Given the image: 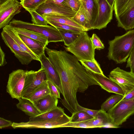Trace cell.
<instances>
[{
    "label": "cell",
    "mask_w": 134,
    "mask_h": 134,
    "mask_svg": "<svg viewBox=\"0 0 134 134\" xmlns=\"http://www.w3.org/2000/svg\"><path fill=\"white\" fill-rule=\"evenodd\" d=\"M64 4L77 12L80 9L81 3L80 0H65Z\"/></svg>",
    "instance_id": "cell-36"
},
{
    "label": "cell",
    "mask_w": 134,
    "mask_h": 134,
    "mask_svg": "<svg viewBox=\"0 0 134 134\" xmlns=\"http://www.w3.org/2000/svg\"><path fill=\"white\" fill-rule=\"evenodd\" d=\"M97 0L98 4V12L92 30H100L106 27L112 19L114 7H111L106 0Z\"/></svg>",
    "instance_id": "cell-12"
},
{
    "label": "cell",
    "mask_w": 134,
    "mask_h": 134,
    "mask_svg": "<svg viewBox=\"0 0 134 134\" xmlns=\"http://www.w3.org/2000/svg\"><path fill=\"white\" fill-rule=\"evenodd\" d=\"M18 34L25 43L39 59L44 53L46 46L41 42L23 35Z\"/></svg>",
    "instance_id": "cell-21"
},
{
    "label": "cell",
    "mask_w": 134,
    "mask_h": 134,
    "mask_svg": "<svg viewBox=\"0 0 134 134\" xmlns=\"http://www.w3.org/2000/svg\"><path fill=\"white\" fill-rule=\"evenodd\" d=\"M29 12L31 16L32 23L42 26L48 25V23L45 18L38 13L35 10L31 11Z\"/></svg>",
    "instance_id": "cell-34"
},
{
    "label": "cell",
    "mask_w": 134,
    "mask_h": 134,
    "mask_svg": "<svg viewBox=\"0 0 134 134\" xmlns=\"http://www.w3.org/2000/svg\"><path fill=\"white\" fill-rule=\"evenodd\" d=\"M22 7L18 0H10L0 5V28L9 25L13 17L21 12Z\"/></svg>",
    "instance_id": "cell-13"
},
{
    "label": "cell",
    "mask_w": 134,
    "mask_h": 134,
    "mask_svg": "<svg viewBox=\"0 0 134 134\" xmlns=\"http://www.w3.org/2000/svg\"><path fill=\"white\" fill-rule=\"evenodd\" d=\"M58 99L49 94L33 103L41 113H42L57 107L58 102Z\"/></svg>",
    "instance_id": "cell-19"
},
{
    "label": "cell",
    "mask_w": 134,
    "mask_h": 134,
    "mask_svg": "<svg viewBox=\"0 0 134 134\" xmlns=\"http://www.w3.org/2000/svg\"><path fill=\"white\" fill-rule=\"evenodd\" d=\"M124 96L119 94L111 96L102 104L100 109L107 112L117 103L121 100Z\"/></svg>",
    "instance_id": "cell-28"
},
{
    "label": "cell",
    "mask_w": 134,
    "mask_h": 134,
    "mask_svg": "<svg viewBox=\"0 0 134 134\" xmlns=\"http://www.w3.org/2000/svg\"><path fill=\"white\" fill-rule=\"evenodd\" d=\"M85 68L102 88L109 93L119 94L124 96H125L124 92L120 86L109 78L105 75L94 73Z\"/></svg>",
    "instance_id": "cell-15"
},
{
    "label": "cell",
    "mask_w": 134,
    "mask_h": 134,
    "mask_svg": "<svg viewBox=\"0 0 134 134\" xmlns=\"http://www.w3.org/2000/svg\"><path fill=\"white\" fill-rule=\"evenodd\" d=\"M86 15L87 31L92 30V26L97 14L98 4L97 0H81Z\"/></svg>",
    "instance_id": "cell-17"
},
{
    "label": "cell",
    "mask_w": 134,
    "mask_h": 134,
    "mask_svg": "<svg viewBox=\"0 0 134 134\" xmlns=\"http://www.w3.org/2000/svg\"><path fill=\"white\" fill-rule=\"evenodd\" d=\"M91 39L95 49L100 50L104 48V44L96 34H93L91 38Z\"/></svg>",
    "instance_id": "cell-37"
},
{
    "label": "cell",
    "mask_w": 134,
    "mask_h": 134,
    "mask_svg": "<svg viewBox=\"0 0 134 134\" xmlns=\"http://www.w3.org/2000/svg\"><path fill=\"white\" fill-rule=\"evenodd\" d=\"M71 117L65 113L58 119L54 120H37L19 123L13 122L12 127L17 128L51 129L60 128L62 125L71 121Z\"/></svg>",
    "instance_id": "cell-9"
},
{
    "label": "cell",
    "mask_w": 134,
    "mask_h": 134,
    "mask_svg": "<svg viewBox=\"0 0 134 134\" xmlns=\"http://www.w3.org/2000/svg\"><path fill=\"white\" fill-rule=\"evenodd\" d=\"M108 4L111 7H114L115 0H106Z\"/></svg>",
    "instance_id": "cell-45"
},
{
    "label": "cell",
    "mask_w": 134,
    "mask_h": 134,
    "mask_svg": "<svg viewBox=\"0 0 134 134\" xmlns=\"http://www.w3.org/2000/svg\"><path fill=\"white\" fill-rule=\"evenodd\" d=\"M108 44V59L118 64L125 62L134 46V29L121 36H115L109 41Z\"/></svg>",
    "instance_id": "cell-2"
},
{
    "label": "cell",
    "mask_w": 134,
    "mask_h": 134,
    "mask_svg": "<svg viewBox=\"0 0 134 134\" xmlns=\"http://www.w3.org/2000/svg\"><path fill=\"white\" fill-rule=\"evenodd\" d=\"M107 113L113 124L116 128L134 114V99L120 100L116 103Z\"/></svg>",
    "instance_id": "cell-6"
},
{
    "label": "cell",
    "mask_w": 134,
    "mask_h": 134,
    "mask_svg": "<svg viewBox=\"0 0 134 134\" xmlns=\"http://www.w3.org/2000/svg\"><path fill=\"white\" fill-rule=\"evenodd\" d=\"M45 51L59 76H65L77 81L79 92H84L90 86H99L74 55L65 51L50 49L47 46Z\"/></svg>",
    "instance_id": "cell-1"
},
{
    "label": "cell",
    "mask_w": 134,
    "mask_h": 134,
    "mask_svg": "<svg viewBox=\"0 0 134 134\" xmlns=\"http://www.w3.org/2000/svg\"><path fill=\"white\" fill-rule=\"evenodd\" d=\"M79 61L85 68L91 71L104 75L99 65L95 59L93 60H81Z\"/></svg>",
    "instance_id": "cell-29"
},
{
    "label": "cell",
    "mask_w": 134,
    "mask_h": 134,
    "mask_svg": "<svg viewBox=\"0 0 134 134\" xmlns=\"http://www.w3.org/2000/svg\"><path fill=\"white\" fill-rule=\"evenodd\" d=\"M127 60L126 67H129L130 71L134 74V46Z\"/></svg>",
    "instance_id": "cell-39"
},
{
    "label": "cell",
    "mask_w": 134,
    "mask_h": 134,
    "mask_svg": "<svg viewBox=\"0 0 134 134\" xmlns=\"http://www.w3.org/2000/svg\"><path fill=\"white\" fill-rule=\"evenodd\" d=\"M81 1V0H80Z\"/></svg>",
    "instance_id": "cell-47"
},
{
    "label": "cell",
    "mask_w": 134,
    "mask_h": 134,
    "mask_svg": "<svg viewBox=\"0 0 134 134\" xmlns=\"http://www.w3.org/2000/svg\"><path fill=\"white\" fill-rule=\"evenodd\" d=\"M114 10L117 26L125 30L134 28V0H115Z\"/></svg>",
    "instance_id": "cell-3"
},
{
    "label": "cell",
    "mask_w": 134,
    "mask_h": 134,
    "mask_svg": "<svg viewBox=\"0 0 134 134\" xmlns=\"http://www.w3.org/2000/svg\"><path fill=\"white\" fill-rule=\"evenodd\" d=\"M9 24L13 27L26 29L43 35L47 38L49 43L63 42L59 30L52 26L38 25L15 19H13Z\"/></svg>",
    "instance_id": "cell-5"
},
{
    "label": "cell",
    "mask_w": 134,
    "mask_h": 134,
    "mask_svg": "<svg viewBox=\"0 0 134 134\" xmlns=\"http://www.w3.org/2000/svg\"><path fill=\"white\" fill-rule=\"evenodd\" d=\"M39 59L41 66L46 71L48 80L51 81L56 86L62 95L63 91L60 77L48 58L46 56L44 53L39 57Z\"/></svg>",
    "instance_id": "cell-16"
},
{
    "label": "cell",
    "mask_w": 134,
    "mask_h": 134,
    "mask_svg": "<svg viewBox=\"0 0 134 134\" xmlns=\"http://www.w3.org/2000/svg\"><path fill=\"white\" fill-rule=\"evenodd\" d=\"M42 16L46 20L53 21L61 24L85 29L72 20L71 19V17H70L59 15H46Z\"/></svg>",
    "instance_id": "cell-26"
},
{
    "label": "cell",
    "mask_w": 134,
    "mask_h": 134,
    "mask_svg": "<svg viewBox=\"0 0 134 134\" xmlns=\"http://www.w3.org/2000/svg\"><path fill=\"white\" fill-rule=\"evenodd\" d=\"M48 24L56 28H59L78 33H81L87 30L83 29L76 27L68 25L61 24L55 21L47 20Z\"/></svg>",
    "instance_id": "cell-32"
},
{
    "label": "cell",
    "mask_w": 134,
    "mask_h": 134,
    "mask_svg": "<svg viewBox=\"0 0 134 134\" xmlns=\"http://www.w3.org/2000/svg\"><path fill=\"white\" fill-rule=\"evenodd\" d=\"M19 102L16 104L17 108L30 117L38 115L41 113L29 100L25 98H21L18 100Z\"/></svg>",
    "instance_id": "cell-22"
},
{
    "label": "cell",
    "mask_w": 134,
    "mask_h": 134,
    "mask_svg": "<svg viewBox=\"0 0 134 134\" xmlns=\"http://www.w3.org/2000/svg\"><path fill=\"white\" fill-rule=\"evenodd\" d=\"M48 80L46 71L41 66L37 71H26V78L21 98H26L35 89Z\"/></svg>",
    "instance_id": "cell-8"
},
{
    "label": "cell",
    "mask_w": 134,
    "mask_h": 134,
    "mask_svg": "<svg viewBox=\"0 0 134 134\" xmlns=\"http://www.w3.org/2000/svg\"><path fill=\"white\" fill-rule=\"evenodd\" d=\"M3 29L8 34L21 48L30 54L34 60L40 62L38 58L23 42L19 36L18 33L14 30L13 26L9 24L3 28Z\"/></svg>",
    "instance_id": "cell-23"
},
{
    "label": "cell",
    "mask_w": 134,
    "mask_h": 134,
    "mask_svg": "<svg viewBox=\"0 0 134 134\" xmlns=\"http://www.w3.org/2000/svg\"><path fill=\"white\" fill-rule=\"evenodd\" d=\"M71 122H78L91 120L93 117L85 112L82 111H77L72 114Z\"/></svg>",
    "instance_id": "cell-33"
},
{
    "label": "cell",
    "mask_w": 134,
    "mask_h": 134,
    "mask_svg": "<svg viewBox=\"0 0 134 134\" xmlns=\"http://www.w3.org/2000/svg\"><path fill=\"white\" fill-rule=\"evenodd\" d=\"M90 120L78 122L70 121L68 123L62 125L60 126V128L71 127L84 128H95L94 127L89 126L88 124V122Z\"/></svg>",
    "instance_id": "cell-35"
},
{
    "label": "cell",
    "mask_w": 134,
    "mask_h": 134,
    "mask_svg": "<svg viewBox=\"0 0 134 134\" xmlns=\"http://www.w3.org/2000/svg\"><path fill=\"white\" fill-rule=\"evenodd\" d=\"M26 71L18 69L9 74L6 91L11 97L18 100L21 98L26 78Z\"/></svg>",
    "instance_id": "cell-7"
},
{
    "label": "cell",
    "mask_w": 134,
    "mask_h": 134,
    "mask_svg": "<svg viewBox=\"0 0 134 134\" xmlns=\"http://www.w3.org/2000/svg\"><path fill=\"white\" fill-rule=\"evenodd\" d=\"M10 0H0V5L4 4Z\"/></svg>",
    "instance_id": "cell-46"
},
{
    "label": "cell",
    "mask_w": 134,
    "mask_h": 134,
    "mask_svg": "<svg viewBox=\"0 0 134 134\" xmlns=\"http://www.w3.org/2000/svg\"><path fill=\"white\" fill-rule=\"evenodd\" d=\"M35 10L42 16L59 15L71 18L76 13L68 7L58 4L53 0H46Z\"/></svg>",
    "instance_id": "cell-10"
},
{
    "label": "cell",
    "mask_w": 134,
    "mask_h": 134,
    "mask_svg": "<svg viewBox=\"0 0 134 134\" xmlns=\"http://www.w3.org/2000/svg\"><path fill=\"white\" fill-rule=\"evenodd\" d=\"M46 0H20L23 7L28 12L35 10Z\"/></svg>",
    "instance_id": "cell-31"
},
{
    "label": "cell",
    "mask_w": 134,
    "mask_h": 134,
    "mask_svg": "<svg viewBox=\"0 0 134 134\" xmlns=\"http://www.w3.org/2000/svg\"><path fill=\"white\" fill-rule=\"evenodd\" d=\"M76 108L78 111H84L93 117H94L99 111V110H94L83 107L80 105L78 102Z\"/></svg>",
    "instance_id": "cell-40"
},
{
    "label": "cell",
    "mask_w": 134,
    "mask_h": 134,
    "mask_svg": "<svg viewBox=\"0 0 134 134\" xmlns=\"http://www.w3.org/2000/svg\"><path fill=\"white\" fill-rule=\"evenodd\" d=\"M65 114L63 109L57 106L45 113L36 116L30 117L29 121L55 120L59 118Z\"/></svg>",
    "instance_id": "cell-20"
},
{
    "label": "cell",
    "mask_w": 134,
    "mask_h": 134,
    "mask_svg": "<svg viewBox=\"0 0 134 134\" xmlns=\"http://www.w3.org/2000/svg\"><path fill=\"white\" fill-rule=\"evenodd\" d=\"M47 82L51 94L58 98L61 99L60 92L58 88L51 81L48 80Z\"/></svg>",
    "instance_id": "cell-38"
},
{
    "label": "cell",
    "mask_w": 134,
    "mask_h": 134,
    "mask_svg": "<svg viewBox=\"0 0 134 134\" xmlns=\"http://www.w3.org/2000/svg\"><path fill=\"white\" fill-rule=\"evenodd\" d=\"M71 18L72 20L88 31L86 28L87 21L86 15L82 4L75 15Z\"/></svg>",
    "instance_id": "cell-30"
},
{
    "label": "cell",
    "mask_w": 134,
    "mask_h": 134,
    "mask_svg": "<svg viewBox=\"0 0 134 134\" xmlns=\"http://www.w3.org/2000/svg\"><path fill=\"white\" fill-rule=\"evenodd\" d=\"M50 94L47 81L35 89L25 98L33 103Z\"/></svg>",
    "instance_id": "cell-24"
},
{
    "label": "cell",
    "mask_w": 134,
    "mask_h": 134,
    "mask_svg": "<svg viewBox=\"0 0 134 134\" xmlns=\"http://www.w3.org/2000/svg\"><path fill=\"white\" fill-rule=\"evenodd\" d=\"M134 99V88L130 92L124 96L123 98L121 100H125Z\"/></svg>",
    "instance_id": "cell-43"
},
{
    "label": "cell",
    "mask_w": 134,
    "mask_h": 134,
    "mask_svg": "<svg viewBox=\"0 0 134 134\" xmlns=\"http://www.w3.org/2000/svg\"><path fill=\"white\" fill-rule=\"evenodd\" d=\"M13 122L3 118H0V129H1L5 127L12 126Z\"/></svg>",
    "instance_id": "cell-41"
},
{
    "label": "cell",
    "mask_w": 134,
    "mask_h": 134,
    "mask_svg": "<svg viewBox=\"0 0 134 134\" xmlns=\"http://www.w3.org/2000/svg\"><path fill=\"white\" fill-rule=\"evenodd\" d=\"M56 28L61 35L64 45L66 46L73 42L81 33H78L60 28Z\"/></svg>",
    "instance_id": "cell-27"
},
{
    "label": "cell",
    "mask_w": 134,
    "mask_h": 134,
    "mask_svg": "<svg viewBox=\"0 0 134 134\" xmlns=\"http://www.w3.org/2000/svg\"><path fill=\"white\" fill-rule=\"evenodd\" d=\"M55 2L63 6L65 5L64 3L65 0H53Z\"/></svg>",
    "instance_id": "cell-44"
},
{
    "label": "cell",
    "mask_w": 134,
    "mask_h": 134,
    "mask_svg": "<svg viewBox=\"0 0 134 134\" xmlns=\"http://www.w3.org/2000/svg\"><path fill=\"white\" fill-rule=\"evenodd\" d=\"M90 126L96 128H116L112 123L107 112L100 109L96 115L87 122Z\"/></svg>",
    "instance_id": "cell-18"
},
{
    "label": "cell",
    "mask_w": 134,
    "mask_h": 134,
    "mask_svg": "<svg viewBox=\"0 0 134 134\" xmlns=\"http://www.w3.org/2000/svg\"><path fill=\"white\" fill-rule=\"evenodd\" d=\"M13 27L18 33L39 41L45 46H47L49 43L47 38L43 35L25 29L15 27Z\"/></svg>",
    "instance_id": "cell-25"
},
{
    "label": "cell",
    "mask_w": 134,
    "mask_h": 134,
    "mask_svg": "<svg viewBox=\"0 0 134 134\" xmlns=\"http://www.w3.org/2000/svg\"><path fill=\"white\" fill-rule=\"evenodd\" d=\"M108 76L120 86L125 95L134 88V74L131 71H127L117 67L110 72Z\"/></svg>",
    "instance_id": "cell-11"
},
{
    "label": "cell",
    "mask_w": 134,
    "mask_h": 134,
    "mask_svg": "<svg viewBox=\"0 0 134 134\" xmlns=\"http://www.w3.org/2000/svg\"><path fill=\"white\" fill-rule=\"evenodd\" d=\"M5 53L0 47V66H4L7 64L5 58Z\"/></svg>",
    "instance_id": "cell-42"
},
{
    "label": "cell",
    "mask_w": 134,
    "mask_h": 134,
    "mask_svg": "<svg viewBox=\"0 0 134 134\" xmlns=\"http://www.w3.org/2000/svg\"><path fill=\"white\" fill-rule=\"evenodd\" d=\"M2 38L5 44L10 49L22 64L28 65L34 59L31 55L21 48L4 30L1 33Z\"/></svg>",
    "instance_id": "cell-14"
},
{
    "label": "cell",
    "mask_w": 134,
    "mask_h": 134,
    "mask_svg": "<svg viewBox=\"0 0 134 134\" xmlns=\"http://www.w3.org/2000/svg\"><path fill=\"white\" fill-rule=\"evenodd\" d=\"M64 47L66 51L72 53L79 61L95 59V49L86 31L82 32L73 42Z\"/></svg>",
    "instance_id": "cell-4"
}]
</instances>
